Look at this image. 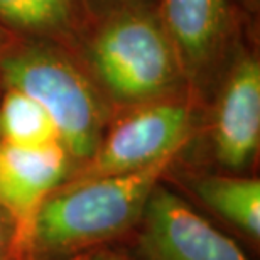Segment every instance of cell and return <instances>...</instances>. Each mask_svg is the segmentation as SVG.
<instances>
[{"label":"cell","instance_id":"5b68a950","mask_svg":"<svg viewBox=\"0 0 260 260\" xmlns=\"http://www.w3.org/2000/svg\"><path fill=\"white\" fill-rule=\"evenodd\" d=\"M140 223L144 260H252L235 240L160 183L154 186Z\"/></svg>","mask_w":260,"mask_h":260},{"label":"cell","instance_id":"2e32d148","mask_svg":"<svg viewBox=\"0 0 260 260\" xmlns=\"http://www.w3.org/2000/svg\"><path fill=\"white\" fill-rule=\"evenodd\" d=\"M243 4L247 5V7H250V9H255L257 7V4H258V0H242Z\"/></svg>","mask_w":260,"mask_h":260},{"label":"cell","instance_id":"9c48e42d","mask_svg":"<svg viewBox=\"0 0 260 260\" xmlns=\"http://www.w3.org/2000/svg\"><path fill=\"white\" fill-rule=\"evenodd\" d=\"M90 22L83 0H0V27L38 41H75Z\"/></svg>","mask_w":260,"mask_h":260},{"label":"cell","instance_id":"7a4b0ae2","mask_svg":"<svg viewBox=\"0 0 260 260\" xmlns=\"http://www.w3.org/2000/svg\"><path fill=\"white\" fill-rule=\"evenodd\" d=\"M169 160L85 181H64L41 205L29 248L39 255H63L112 240L140 221L154 186Z\"/></svg>","mask_w":260,"mask_h":260},{"label":"cell","instance_id":"6da1fadb","mask_svg":"<svg viewBox=\"0 0 260 260\" xmlns=\"http://www.w3.org/2000/svg\"><path fill=\"white\" fill-rule=\"evenodd\" d=\"M90 25L83 30V68L108 100L134 107L188 88L155 7L115 10Z\"/></svg>","mask_w":260,"mask_h":260},{"label":"cell","instance_id":"9a60e30c","mask_svg":"<svg viewBox=\"0 0 260 260\" xmlns=\"http://www.w3.org/2000/svg\"><path fill=\"white\" fill-rule=\"evenodd\" d=\"M9 44H10V41H9L7 32H5V29L0 27V58H2L4 51H5V48H7Z\"/></svg>","mask_w":260,"mask_h":260},{"label":"cell","instance_id":"7c38bea8","mask_svg":"<svg viewBox=\"0 0 260 260\" xmlns=\"http://www.w3.org/2000/svg\"><path fill=\"white\" fill-rule=\"evenodd\" d=\"M90 15V20H95L115 10L130 7H155L157 0H83Z\"/></svg>","mask_w":260,"mask_h":260},{"label":"cell","instance_id":"30bf717a","mask_svg":"<svg viewBox=\"0 0 260 260\" xmlns=\"http://www.w3.org/2000/svg\"><path fill=\"white\" fill-rule=\"evenodd\" d=\"M194 193L213 211L250 238H260V181L242 176H201Z\"/></svg>","mask_w":260,"mask_h":260},{"label":"cell","instance_id":"277c9868","mask_svg":"<svg viewBox=\"0 0 260 260\" xmlns=\"http://www.w3.org/2000/svg\"><path fill=\"white\" fill-rule=\"evenodd\" d=\"M191 127L193 105L184 95L130 107L103 132L95 152L66 181L134 173L174 159L188 142Z\"/></svg>","mask_w":260,"mask_h":260},{"label":"cell","instance_id":"52a82bcc","mask_svg":"<svg viewBox=\"0 0 260 260\" xmlns=\"http://www.w3.org/2000/svg\"><path fill=\"white\" fill-rule=\"evenodd\" d=\"M71 164L61 142L39 147L0 144V208L12 221L17 250L29 248L39 208L70 178Z\"/></svg>","mask_w":260,"mask_h":260},{"label":"cell","instance_id":"4fadbf2b","mask_svg":"<svg viewBox=\"0 0 260 260\" xmlns=\"http://www.w3.org/2000/svg\"><path fill=\"white\" fill-rule=\"evenodd\" d=\"M17 250L12 221L0 208V260H10V253Z\"/></svg>","mask_w":260,"mask_h":260},{"label":"cell","instance_id":"e0dca14e","mask_svg":"<svg viewBox=\"0 0 260 260\" xmlns=\"http://www.w3.org/2000/svg\"><path fill=\"white\" fill-rule=\"evenodd\" d=\"M123 260H128V258H127V257H123Z\"/></svg>","mask_w":260,"mask_h":260},{"label":"cell","instance_id":"8992f818","mask_svg":"<svg viewBox=\"0 0 260 260\" xmlns=\"http://www.w3.org/2000/svg\"><path fill=\"white\" fill-rule=\"evenodd\" d=\"M155 14L176 51L188 90L220 78L233 32L230 0H157Z\"/></svg>","mask_w":260,"mask_h":260},{"label":"cell","instance_id":"8fae6325","mask_svg":"<svg viewBox=\"0 0 260 260\" xmlns=\"http://www.w3.org/2000/svg\"><path fill=\"white\" fill-rule=\"evenodd\" d=\"M61 142L48 110L27 93L5 86L0 98V144L39 147Z\"/></svg>","mask_w":260,"mask_h":260},{"label":"cell","instance_id":"5bb4252c","mask_svg":"<svg viewBox=\"0 0 260 260\" xmlns=\"http://www.w3.org/2000/svg\"><path fill=\"white\" fill-rule=\"evenodd\" d=\"M70 260H123V257L110 252H98V253H86V255H80Z\"/></svg>","mask_w":260,"mask_h":260},{"label":"cell","instance_id":"3957f363","mask_svg":"<svg viewBox=\"0 0 260 260\" xmlns=\"http://www.w3.org/2000/svg\"><path fill=\"white\" fill-rule=\"evenodd\" d=\"M0 80L48 110L73 162L83 164L95 152L105 132V96L64 46L38 39L10 43L0 58Z\"/></svg>","mask_w":260,"mask_h":260},{"label":"cell","instance_id":"ba28073f","mask_svg":"<svg viewBox=\"0 0 260 260\" xmlns=\"http://www.w3.org/2000/svg\"><path fill=\"white\" fill-rule=\"evenodd\" d=\"M215 155L223 168L245 169L260 144V63L257 54L235 53L220 75L215 117Z\"/></svg>","mask_w":260,"mask_h":260}]
</instances>
